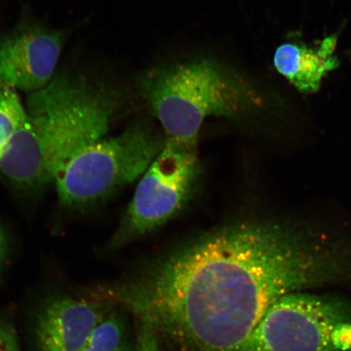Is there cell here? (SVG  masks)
Returning a JSON list of instances; mask_svg holds the SVG:
<instances>
[{"mask_svg": "<svg viewBox=\"0 0 351 351\" xmlns=\"http://www.w3.org/2000/svg\"><path fill=\"white\" fill-rule=\"evenodd\" d=\"M344 267L324 232L252 219L176 250L113 289L111 298L183 351H239L274 302L337 282Z\"/></svg>", "mask_w": 351, "mask_h": 351, "instance_id": "6da1fadb", "label": "cell"}, {"mask_svg": "<svg viewBox=\"0 0 351 351\" xmlns=\"http://www.w3.org/2000/svg\"><path fill=\"white\" fill-rule=\"evenodd\" d=\"M121 104L111 87L54 78L30 95L27 118L0 159V172L24 190L55 182L73 156L107 134Z\"/></svg>", "mask_w": 351, "mask_h": 351, "instance_id": "7a4b0ae2", "label": "cell"}, {"mask_svg": "<svg viewBox=\"0 0 351 351\" xmlns=\"http://www.w3.org/2000/svg\"><path fill=\"white\" fill-rule=\"evenodd\" d=\"M140 90L163 127L166 143L197 150L208 117L247 121L270 116L282 120L293 111L278 92L212 59H197L152 69Z\"/></svg>", "mask_w": 351, "mask_h": 351, "instance_id": "3957f363", "label": "cell"}, {"mask_svg": "<svg viewBox=\"0 0 351 351\" xmlns=\"http://www.w3.org/2000/svg\"><path fill=\"white\" fill-rule=\"evenodd\" d=\"M165 137L144 125L100 139L77 152L57 176L60 203L82 208L141 177L164 147Z\"/></svg>", "mask_w": 351, "mask_h": 351, "instance_id": "277c9868", "label": "cell"}, {"mask_svg": "<svg viewBox=\"0 0 351 351\" xmlns=\"http://www.w3.org/2000/svg\"><path fill=\"white\" fill-rule=\"evenodd\" d=\"M239 351H351V308L295 292L271 305Z\"/></svg>", "mask_w": 351, "mask_h": 351, "instance_id": "5b68a950", "label": "cell"}, {"mask_svg": "<svg viewBox=\"0 0 351 351\" xmlns=\"http://www.w3.org/2000/svg\"><path fill=\"white\" fill-rule=\"evenodd\" d=\"M197 176V150L165 140L164 147L140 180L112 245H124L168 222L190 199Z\"/></svg>", "mask_w": 351, "mask_h": 351, "instance_id": "8992f818", "label": "cell"}, {"mask_svg": "<svg viewBox=\"0 0 351 351\" xmlns=\"http://www.w3.org/2000/svg\"><path fill=\"white\" fill-rule=\"evenodd\" d=\"M112 311L108 302L56 295L39 306L34 320L36 351H82Z\"/></svg>", "mask_w": 351, "mask_h": 351, "instance_id": "52a82bcc", "label": "cell"}, {"mask_svg": "<svg viewBox=\"0 0 351 351\" xmlns=\"http://www.w3.org/2000/svg\"><path fill=\"white\" fill-rule=\"evenodd\" d=\"M62 50L58 33L32 29L0 41V84L35 92L51 81Z\"/></svg>", "mask_w": 351, "mask_h": 351, "instance_id": "ba28073f", "label": "cell"}, {"mask_svg": "<svg viewBox=\"0 0 351 351\" xmlns=\"http://www.w3.org/2000/svg\"><path fill=\"white\" fill-rule=\"evenodd\" d=\"M337 41V34H333L314 45L296 39L285 42L276 50L275 68L302 93H317L324 79L339 67Z\"/></svg>", "mask_w": 351, "mask_h": 351, "instance_id": "9c48e42d", "label": "cell"}, {"mask_svg": "<svg viewBox=\"0 0 351 351\" xmlns=\"http://www.w3.org/2000/svg\"><path fill=\"white\" fill-rule=\"evenodd\" d=\"M126 320L111 311L92 332L82 351H133Z\"/></svg>", "mask_w": 351, "mask_h": 351, "instance_id": "30bf717a", "label": "cell"}, {"mask_svg": "<svg viewBox=\"0 0 351 351\" xmlns=\"http://www.w3.org/2000/svg\"><path fill=\"white\" fill-rule=\"evenodd\" d=\"M27 118V112L14 88L0 84V159Z\"/></svg>", "mask_w": 351, "mask_h": 351, "instance_id": "8fae6325", "label": "cell"}, {"mask_svg": "<svg viewBox=\"0 0 351 351\" xmlns=\"http://www.w3.org/2000/svg\"><path fill=\"white\" fill-rule=\"evenodd\" d=\"M0 351H20L15 328L5 320H0Z\"/></svg>", "mask_w": 351, "mask_h": 351, "instance_id": "7c38bea8", "label": "cell"}, {"mask_svg": "<svg viewBox=\"0 0 351 351\" xmlns=\"http://www.w3.org/2000/svg\"><path fill=\"white\" fill-rule=\"evenodd\" d=\"M133 351H160L157 336L143 324Z\"/></svg>", "mask_w": 351, "mask_h": 351, "instance_id": "4fadbf2b", "label": "cell"}, {"mask_svg": "<svg viewBox=\"0 0 351 351\" xmlns=\"http://www.w3.org/2000/svg\"><path fill=\"white\" fill-rule=\"evenodd\" d=\"M7 252V238L5 232L3 229L1 225H0V267L5 258Z\"/></svg>", "mask_w": 351, "mask_h": 351, "instance_id": "5bb4252c", "label": "cell"}]
</instances>
